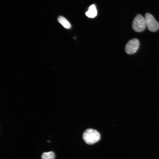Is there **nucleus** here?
Returning <instances> with one entry per match:
<instances>
[{"label": "nucleus", "mask_w": 159, "mask_h": 159, "mask_svg": "<svg viewBox=\"0 0 159 159\" xmlns=\"http://www.w3.org/2000/svg\"><path fill=\"white\" fill-rule=\"evenodd\" d=\"M83 138L87 144L92 145L99 141L100 138V135L96 130L91 128L86 130L83 135Z\"/></svg>", "instance_id": "obj_1"}, {"label": "nucleus", "mask_w": 159, "mask_h": 159, "mask_svg": "<svg viewBox=\"0 0 159 159\" xmlns=\"http://www.w3.org/2000/svg\"><path fill=\"white\" fill-rule=\"evenodd\" d=\"M58 22L65 28L69 29L71 27L70 23L64 17L60 16L58 18Z\"/></svg>", "instance_id": "obj_6"}, {"label": "nucleus", "mask_w": 159, "mask_h": 159, "mask_svg": "<svg viewBox=\"0 0 159 159\" xmlns=\"http://www.w3.org/2000/svg\"><path fill=\"white\" fill-rule=\"evenodd\" d=\"M147 26L145 18L140 14H137L132 23L133 29L138 32H141L145 29Z\"/></svg>", "instance_id": "obj_2"}, {"label": "nucleus", "mask_w": 159, "mask_h": 159, "mask_svg": "<svg viewBox=\"0 0 159 159\" xmlns=\"http://www.w3.org/2000/svg\"><path fill=\"white\" fill-rule=\"evenodd\" d=\"M55 154L52 151L43 153L42 156V159H54Z\"/></svg>", "instance_id": "obj_7"}, {"label": "nucleus", "mask_w": 159, "mask_h": 159, "mask_svg": "<svg viewBox=\"0 0 159 159\" xmlns=\"http://www.w3.org/2000/svg\"><path fill=\"white\" fill-rule=\"evenodd\" d=\"M145 19L147 26L149 31L154 32L159 29V23L151 14L148 13H146L145 15Z\"/></svg>", "instance_id": "obj_3"}, {"label": "nucleus", "mask_w": 159, "mask_h": 159, "mask_svg": "<svg viewBox=\"0 0 159 159\" xmlns=\"http://www.w3.org/2000/svg\"><path fill=\"white\" fill-rule=\"evenodd\" d=\"M139 45V42L137 39L134 38L131 39L127 43L125 46V52L128 54H133L138 50Z\"/></svg>", "instance_id": "obj_4"}, {"label": "nucleus", "mask_w": 159, "mask_h": 159, "mask_svg": "<svg viewBox=\"0 0 159 159\" xmlns=\"http://www.w3.org/2000/svg\"><path fill=\"white\" fill-rule=\"evenodd\" d=\"M97 12L95 5L92 4L90 6L88 11L86 12V15L90 18H94L97 15Z\"/></svg>", "instance_id": "obj_5"}]
</instances>
